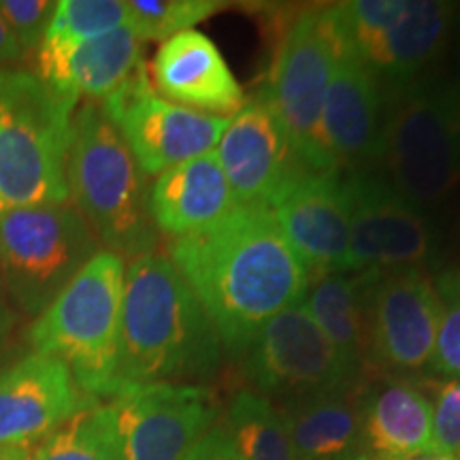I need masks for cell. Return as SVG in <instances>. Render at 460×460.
I'll return each mask as SVG.
<instances>
[{"label": "cell", "mask_w": 460, "mask_h": 460, "mask_svg": "<svg viewBox=\"0 0 460 460\" xmlns=\"http://www.w3.org/2000/svg\"><path fill=\"white\" fill-rule=\"evenodd\" d=\"M222 348L243 354L269 320L303 303L312 278L267 207L237 205L166 247Z\"/></svg>", "instance_id": "cell-1"}, {"label": "cell", "mask_w": 460, "mask_h": 460, "mask_svg": "<svg viewBox=\"0 0 460 460\" xmlns=\"http://www.w3.org/2000/svg\"><path fill=\"white\" fill-rule=\"evenodd\" d=\"M220 354L214 324L169 258L146 254L130 261L109 399L147 384H180L211 376Z\"/></svg>", "instance_id": "cell-2"}, {"label": "cell", "mask_w": 460, "mask_h": 460, "mask_svg": "<svg viewBox=\"0 0 460 460\" xmlns=\"http://www.w3.org/2000/svg\"><path fill=\"white\" fill-rule=\"evenodd\" d=\"M66 186L73 207L109 252L130 261L154 254L158 230L146 172L96 101L75 109Z\"/></svg>", "instance_id": "cell-3"}, {"label": "cell", "mask_w": 460, "mask_h": 460, "mask_svg": "<svg viewBox=\"0 0 460 460\" xmlns=\"http://www.w3.org/2000/svg\"><path fill=\"white\" fill-rule=\"evenodd\" d=\"M77 101L34 73L0 66V211L68 203Z\"/></svg>", "instance_id": "cell-4"}, {"label": "cell", "mask_w": 460, "mask_h": 460, "mask_svg": "<svg viewBox=\"0 0 460 460\" xmlns=\"http://www.w3.org/2000/svg\"><path fill=\"white\" fill-rule=\"evenodd\" d=\"M124 278V258L101 250L26 332L34 352L65 362L92 399L113 393Z\"/></svg>", "instance_id": "cell-5"}, {"label": "cell", "mask_w": 460, "mask_h": 460, "mask_svg": "<svg viewBox=\"0 0 460 460\" xmlns=\"http://www.w3.org/2000/svg\"><path fill=\"white\" fill-rule=\"evenodd\" d=\"M99 252V239L73 205L0 211L3 290L17 314L39 318Z\"/></svg>", "instance_id": "cell-6"}, {"label": "cell", "mask_w": 460, "mask_h": 460, "mask_svg": "<svg viewBox=\"0 0 460 460\" xmlns=\"http://www.w3.org/2000/svg\"><path fill=\"white\" fill-rule=\"evenodd\" d=\"M379 156L411 205L446 199L460 183V85L416 84L396 94Z\"/></svg>", "instance_id": "cell-7"}, {"label": "cell", "mask_w": 460, "mask_h": 460, "mask_svg": "<svg viewBox=\"0 0 460 460\" xmlns=\"http://www.w3.org/2000/svg\"><path fill=\"white\" fill-rule=\"evenodd\" d=\"M339 48L341 32L332 4L298 11L281 31L269 84L262 88L298 158L312 171H339L322 137L324 99Z\"/></svg>", "instance_id": "cell-8"}, {"label": "cell", "mask_w": 460, "mask_h": 460, "mask_svg": "<svg viewBox=\"0 0 460 460\" xmlns=\"http://www.w3.org/2000/svg\"><path fill=\"white\" fill-rule=\"evenodd\" d=\"M335 7L341 39L394 94L418 84L454 28L444 0H348Z\"/></svg>", "instance_id": "cell-9"}, {"label": "cell", "mask_w": 460, "mask_h": 460, "mask_svg": "<svg viewBox=\"0 0 460 460\" xmlns=\"http://www.w3.org/2000/svg\"><path fill=\"white\" fill-rule=\"evenodd\" d=\"M146 175L211 154L230 118L172 105L156 94L146 62L113 94L101 101Z\"/></svg>", "instance_id": "cell-10"}, {"label": "cell", "mask_w": 460, "mask_h": 460, "mask_svg": "<svg viewBox=\"0 0 460 460\" xmlns=\"http://www.w3.org/2000/svg\"><path fill=\"white\" fill-rule=\"evenodd\" d=\"M349 197V245L343 273L420 269L433 254V230L416 205L382 177H345Z\"/></svg>", "instance_id": "cell-11"}, {"label": "cell", "mask_w": 460, "mask_h": 460, "mask_svg": "<svg viewBox=\"0 0 460 460\" xmlns=\"http://www.w3.org/2000/svg\"><path fill=\"white\" fill-rule=\"evenodd\" d=\"M243 354L247 377L262 393L305 399L348 388L356 376L303 303L269 320Z\"/></svg>", "instance_id": "cell-12"}, {"label": "cell", "mask_w": 460, "mask_h": 460, "mask_svg": "<svg viewBox=\"0 0 460 460\" xmlns=\"http://www.w3.org/2000/svg\"><path fill=\"white\" fill-rule=\"evenodd\" d=\"M124 460H183L214 427V394L192 384H147L111 399Z\"/></svg>", "instance_id": "cell-13"}, {"label": "cell", "mask_w": 460, "mask_h": 460, "mask_svg": "<svg viewBox=\"0 0 460 460\" xmlns=\"http://www.w3.org/2000/svg\"><path fill=\"white\" fill-rule=\"evenodd\" d=\"M214 154L243 207L271 209L307 171L262 90L228 119Z\"/></svg>", "instance_id": "cell-14"}, {"label": "cell", "mask_w": 460, "mask_h": 460, "mask_svg": "<svg viewBox=\"0 0 460 460\" xmlns=\"http://www.w3.org/2000/svg\"><path fill=\"white\" fill-rule=\"evenodd\" d=\"M441 301L422 269L377 271L369 295V360L418 371L433 360Z\"/></svg>", "instance_id": "cell-15"}, {"label": "cell", "mask_w": 460, "mask_h": 460, "mask_svg": "<svg viewBox=\"0 0 460 460\" xmlns=\"http://www.w3.org/2000/svg\"><path fill=\"white\" fill-rule=\"evenodd\" d=\"M94 405L56 356L32 352L0 369V447H32L75 413Z\"/></svg>", "instance_id": "cell-16"}, {"label": "cell", "mask_w": 460, "mask_h": 460, "mask_svg": "<svg viewBox=\"0 0 460 460\" xmlns=\"http://www.w3.org/2000/svg\"><path fill=\"white\" fill-rule=\"evenodd\" d=\"M309 278L339 273L349 245V197L339 171L307 169L271 207Z\"/></svg>", "instance_id": "cell-17"}, {"label": "cell", "mask_w": 460, "mask_h": 460, "mask_svg": "<svg viewBox=\"0 0 460 460\" xmlns=\"http://www.w3.org/2000/svg\"><path fill=\"white\" fill-rule=\"evenodd\" d=\"M149 79L164 101L199 113L233 118L247 102L217 45L197 28L160 43Z\"/></svg>", "instance_id": "cell-18"}, {"label": "cell", "mask_w": 460, "mask_h": 460, "mask_svg": "<svg viewBox=\"0 0 460 460\" xmlns=\"http://www.w3.org/2000/svg\"><path fill=\"white\" fill-rule=\"evenodd\" d=\"M384 119L382 84L341 39L322 113V137L332 164L339 169L377 158Z\"/></svg>", "instance_id": "cell-19"}, {"label": "cell", "mask_w": 460, "mask_h": 460, "mask_svg": "<svg viewBox=\"0 0 460 460\" xmlns=\"http://www.w3.org/2000/svg\"><path fill=\"white\" fill-rule=\"evenodd\" d=\"M147 205L154 226L172 239L199 233L237 207L214 152L156 175Z\"/></svg>", "instance_id": "cell-20"}, {"label": "cell", "mask_w": 460, "mask_h": 460, "mask_svg": "<svg viewBox=\"0 0 460 460\" xmlns=\"http://www.w3.org/2000/svg\"><path fill=\"white\" fill-rule=\"evenodd\" d=\"M362 441L371 460H411L433 454V402L407 382L379 386L362 405Z\"/></svg>", "instance_id": "cell-21"}, {"label": "cell", "mask_w": 460, "mask_h": 460, "mask_svg": "<svg viewBox=\"0 0 460 460\" xmlns=\"http://www.w3.org/2000/svg\"><path fill=\"white\" fill-rule=\"evenodd\" d=\"M376 275L377 271L322 275L303 298L315 324L354 373L369 360V295Z\"/></svg>", "instance_id": "cell-22"}, {"label": "cell", "mask_w": 460, "mask_h": 460, "mask_svg": "<svg viewBox=\"0 0 460 460\" xmlns=\"http://www.w3.org/2000/svg\"><path fill=\"white\" fill-rule=\"evenodd\" d=\"M143 62L141 41L128 26L77 45L58 65L37 75L51 88L75 99L105 101L122 85Z\"/></svg>", "instance_id": "cell-23"}, {"label": "cell", "mask_w": 460, "mask_h": 460, "mask_svg": "<svg viewBox=\"0 0 460 460\" xmlns=\"http://www.w3.org/2000/svg\"><path fill=\"white\" fill-rule=\"evenodd\" d=\"M284 413L298 460L349 458L362 444V402L348 388L305 396Z\"/></svg>", "instance_id": "cell-24"}, {"label": "cell", "mask_w": 460, "mask_h": 460, "mask_svg": "<svg viewBox=\"0 0 460 460\" xmlns=\"http://www.w3.org/2000/svg\"><path fill=\"white\" fill-rule=\"evenodd\" d=\"M124 0H62L37 48V75L48 71L85 41L126 26Z\"/></svg>", "instance_id": "cell-25"}, {"label": "cell", "mask_w": 460, "mask_h": 460, "mask_svg": "<svg viewBox=\"0 0 460 460\" xmlns=\"http://www.w3.org/2000/svg\"><path fill=\"white\" fill-rule=\"evenodd\" d=\"M226 429L243 460H298L286 413L261 393L241 390L234 394Z\"/></svg>", "instance_id": "cell-26"}, {"label": "cell", "mask_w": 460, "mask_h": 460, "mask_svg": "<svg viewBox=\"0 0 460 460\" xmlns=\"http://www.w3.org/2000/svg\"><path fill=\"white\" fill-rule=\"evenodd\" d=\"M32 460H124L111 402L90 405L45 437Z\"/></svg>", "instance_id": "cell-27"}, {"label": "cell", "mask_w": 460, "mask_h": 460, "mask_svg": "<svg viewBox=\"0 0 460 460\" xmlns=\"http://www.w3.org/2000/svg\"><path fill=\"white\" fill-rule=\"evenodd\" d=\"M226 7L220 0H128L126 26L141 43L166 41L175 34L194 31V26Z\"/></svg>", "instance_id": "cell-28"}, {"label": "cell", "mask_w": 460, "mask_h": 460, "mask_svg": "<svg viewBox=\"0 0 460 460\" xmlns=\"http://www.w3.org/2000/svg\"><path fill=\"white\" fill-rule=\"evenodd\" d=\"M441 301L433 369L441 376L460 379V269L441 273L435 281Z\"/></svg>", "instance_id": "cell-29"}, {"label": "cell", "mask_w": 460, "mask_h": 460, "mask_svg": "<svg viewBox=\"0 0 460 460\" xmlns=\"http://www.w3.org/2000/svg\"><path fill=\"white\" fill-rule=\"evenodd\" d=\"M54 11L56 3L49 0H0V17L22 56L39 48Z\"/></svg>", "instance_id": "cell-30"}, {"label": "cell", "mask_w": 460, "mask_h": 460, "mask_svg": "<svg viewBox=\"0 0 460 460\" xmlns=\"http://www.w3.org/2000/svg\"><path fill=\"white\" fill-rule=\"evenodd\" d=\"M433 452L460 458V379L439 386L433 402Z\"/></svg>", "instance_id": "cell-31"}, {"label": "cell", "mask_w": 460, "mask_h": 460, "mask_svg": "<svg viewBox=\"0 0 460 460\" xmlns=\"http://www.w3.org/2000/svg\"><path fill=\"white\" fill-rule=\"evenodd\" d=\"M183 460H243V456L234 446V439L226 424H217V427L207 430V435L188 452V456Z\"/></svg>", "instance_id": "cell-32"}, {"label": "cell", "mask_w": 460, "mask_h": 460, "mask_svg": "<svg viewBox=\"0 0 460 460\" xmlns=\"http://www.w3.org/2000/svg\"><path fill=\"white\" fill-rule=\"evenodd\" d=\"M17 329V312L11 307V303L0 295V358H3L4 349L9 348L11 337L15 335Z\"/></svg>", "instance_id": "cell-33"}, {"label": "cell", "mask_w": 460, "mask_h": 460, "mask_svg": "<svg viewBox=\"0 0 460 460\" xmlns=\"http://www.w3.org/2000/svg\"><path fill=\"white\" fill-rule=\"evenodd\" d=\"M20 58H22V51L15 45L13 37H11V32L7 31V26H4L3 17H0V66L20 60Z\"/></svg>", "instance_id": "cell-34"}, {"label": "cell", "mask_w": 460, "mask_h": 460, "mask_svg": "<svg viewBox=\"0 0 460 460\" xmlns=\"http://www.w3.org/2000/svg\"><path fill=\"white\" fill-rule=\"evenodd\" d=\"M32 447H0V460H32Z\"/></svg>", "instance_id": "cell-35"}, {"label": "cell", "mask_w": 460, "mask_h": 460, "mask_svg": "<svg viewBox=\"0 0 460 460\" xmlns=\"http://www.w3.org/2000/svg\"><path fill=\"white\" fill-rule=\"evenodd\" d=\"M411 460H460L456 456H444V454H424V456H418V458H411Z\"/></svg>", "instance_id": "cell-36"}, {"label": "cell", "mask_w": 460, "mask_h": 460, "mask_svg": "<svg viewBox=\"0 0 460 460\" xmlns=\"http://www.w3.org/2000/svg\"><path fill=\"white\" fill-rule=\"evenodd\" d=\"M337 460H371L369 454H356V456H349V458H337Z\"/></svg>", "instance_id": "cell-37"}, {"label": "cell", "mask_w": 460, "mask_h": 460, "mask_svg": "<svg viewBox=\"0 0 460 460\" xmlns=\"http://www.w3.org/2000/svg\"><path fill=\"white\" fill-rule=\"evenodd\" d=\"M0 295L4 296V290H3V267H0ZM4 298H7V296H4Z\"/></svg>", "instance_id": "cell-38"}]
</instances>
